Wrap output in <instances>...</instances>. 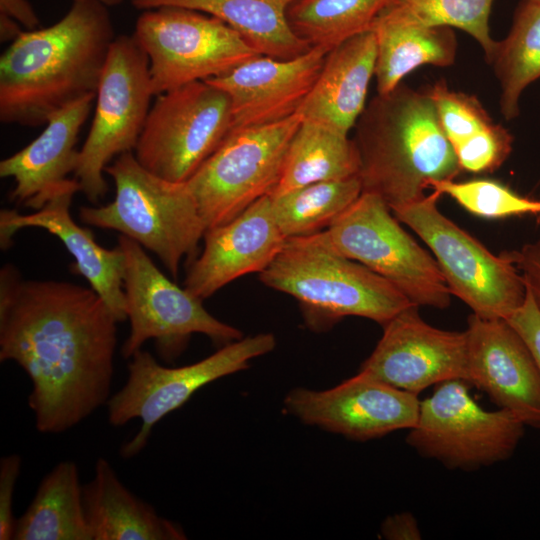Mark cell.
Segmentation results:
<instances>
[{
  "label": "cell",
  "mask_w": 540,
  "mask_h": 540,
  "mask_svg": "<svg viewBox=\"0 0 540 540\" xmlns=\"http://www.w3.org/2000/svg\"><path fill=\"white\" fill-rule=\"evenodd\" d=\"M117 319L90 287L0 270V360L29 377L36 429L63 433L110 398Z\"/></svg>",
  "instance_id": "6da1fadb"
},
{
  "label": "cell",
  "mask_w": 540,
  "mask_h": 540,
  "mask_svg": "<svg viewBox=\"0 0 540 540\" xmlns=\"http://www.w3.org/2000/svg\"><path fill=\"white\" fill-rule=\"evenodd\" d=\"M115 37L108 7L97 0H73L55 24L22 31L0 58L1 122L39 126L96 96Z\"/></svg>",
  "instance_id": "7a4b0ae2"
},
{
  "label": "cell",
  "mask_w": 540,
  "mask_h": 540,
  "mask_svg": "<svg viewBox=\"0 0 540 540\" xmlns=\"http://www.w3.org/2000/svg\"><path fill=\"white\" fill-rule=\"evenodd\" d=\"M354 128L362 192L379 196L392 212L424 198L433 182L461 172L426 90L401 83L377 93Z\"/></svg>",
  "instance_id": "3957f363"
},
{
  "label": "cell",
  "mask_w": 540,
  "mask_h": 540,
  "mask_svg": "<svg viewBox=\"0 0 540 540\" xmlns=\"http://www.w3.org/2000/svg\"><path fill=\"white\" fill-rule=\"evenodd\" d=\"M260 281L298 300L307 326L324 331L346 316L382 327L415 305L392 283L329 244L324 230L287 238Z\"/></svg>",
  "instance_id": "277c9868"
},
{
  "label": "cell",
  "mask_w": 540,
  "mask_h": 540,
  "mask_svg": "<svg viewBox=\"0 0 540 540\" xmlns=\"http://www.w3.org/2000/svg\"><path fill=\"white\" fill-rule=\"evenodd\" d=\"M105 172L114 182V199L103 206H82L80 220L136 241L155 253L176 279L182 260L196 258L207 230L187 183L155 175L133 152L117 156Z\"/></svg>",
  "instance_id": "5b68a950"
},
{
  "label": "cell",
  "mask_w": 540,
  "mask_h": 540,
  "mask_svg": "<svg viewBox=\"0 0 540 540\" xmlns=\"http://www.w3.org/2000/svg\"><path fill=\"white\" fill-rule=\"evenodd\" d=\"M275 346L273 334L260 333L242 337L198 362L180 367L163 366L150 352L136 351L128 362L125 384L106 403L112 426H123L134 419L141 422L138 432L122 445L121 456L132 458L139 454L155 425L199 389L246 369L252 359L271 352Z\"/></svg>",
  "instance_id": "8992f818"
},
{
  "label": "cell",
  "mask_w": 540,
  "mask_h": 540,
  "mask_svg": "<svg viewBox=\"0 0 540 540\" xmlns=\"http://www.w3.org/2000/svg\"><path fill=\"white\" fill-rule=\"evenodd\" d=\"M437 191L394 216L412 229L433 253L451 294L473 314L485 319H507L524 302L527 288L510 259L491 253L437 208Z\"/></svg>",
  "instance_id": "52a82bcc"
},
{
  "label": "cell",
  "mask_w": 540,
  "mask_h": 540,
  "mask_svg": "<svg viewBox=\"0 0 540 540\" xmlns=\"http://www.w3.org/2000/svg\"><path fill=\"white\" fill-rule=\"evenodd\" d=\"M123 252V290L129 335L121 347L124 359L153 339L159 355L171 362L178 357L195 333L224 346L241 339L242 332L212 316L202 300L167 278L136 241L120 235Z\"/></svg>",
  "instance_id": "ba28073f"
},
{
  "label": "cell",
  "mask_w": 540,
  "mask_h": 540,
  "mask_svg": "<svg viewBox=\"0 0 540 540\" xmlns=\"http://www.w3.org/2000/svg\"><path fill=\"white\" fill-rule=\"evenodd\" d=\"M302 122L232 129L186 181L207 229L234 219L279 183L290 142Z\"/></svg>",
  "instance_id": "9c48e42d"
},
{
  "label": "cell",
  "mask_w": 540,
  "mask_h": 540,
  "mask_svg": "<svg viewBox=\"0 0 540 540\" xmlns=\"http://www.w3.org/2000/svg\"><path fill=\"white\" fill-rule=\"evenodd\" d=\"M149 60L133 35L111 43L95 97L87 138L79 150L74 178L86 198L97 203L108 190L105 168L135 150L153 97Z\"/></svg>",
  "instance_id": "30bf717a"
},
{
  "label": "cell",
  "mask_w": 540,
  "mask_h": 540,
  "mask_svg": "<svg viewBox=\"0 0 540 540\" xmlns=\"http://www.w3.org/2000/svg\"><path fill=\"white\" fill-rule=\"evenodd\" d=\"M467 384L449 380L436 385L432 395L420 401L406 443L446 468L473 471L509 459L526 425L506 409L481 407Z\"/></svg>",
  "instance_id": "8fae6325"
},
{
  "label": "cell",
  "mask_w": 540,
  "mask_h": 540,
  "mask_svg": "<svg viewBox=\"0 0 540 540\" xmlns=\"http://www.w3.org/2000/svg\"><path fill=\"white\" fill-rule=\"evenodd\" d=\"M391 212L379 196L362 192L324 234L335 251L392 283L413 304L447 308L451 291L435 258Z\"/></svg>",
  "instance_id": "7c38bea8"
},
{
  "label": "cell",
  "mask_w": 540,
  "mask_h": 540,
  "mask_svg": "<svg viewBox=\"0 0 540 540\" xmlns=\"http://www.w3.org/2000/svg\"><path fill=\"white\" fill-rule=\"evenodd\" d=\"M132 35L149 60L154 96L218 77L259 55L223 21L183 7L144 10Z\"/></svg>",
  "instance_id": "4fadbf2b"
},
{
  "label": "cell",
  "mask_w": 540,
  "mask_h": 540,
  "mask_svg": "<svg viewBox=\"0 0 540 540\" xmlns=\"http://www.w3.org/2000/svg\"><path fill=\"white\" fill-rule=\"evenodd\" d=\"M232 128L228 94L206 80L190 82L157 95L134 155L155 175L186 182Z\"/></svg>",
  "instance_id": "5bb4252c"
},
{
  "label": "cell",
  "mask_w": 540,
  "mask_h": 540,
  "mask_svg": "<svg viewBox=\"0 0 540 540\" xmlns=\"http://www.w3.org/2000/svg\"><path fill=\"white\" fill-rule=\"evenodd\" d=\"M419 407L417 394L361 371L326 390L295 388L284 399L286 412L302 423L353 441H369L411 429Z\"/></svg>",
  "instance_id": "9a60e30c"
},
{
  "label": "cell",
  "mask_w": 540,
  "mask_h": 540,
  "mask_svg": "<svg viewBox=\"0 0 540 540\" xmlns=\"http://www.w3.org/2000/svg\"><path fill=\"white\" fill-rule=\"evenodd\" d=\"M412 305L383 326V335L359 371L419 394L449 380L468 383L465 330L448 331L424 321Z\"/></svg>",
  "instance_id": "2e32d148"
},
{
  "label": "cell",
  "mask_w": 540,
  "mask_h": 540,
  "mask_svg": "<svg viewBox=\"0 0 540 540\" xmlns=\"http://www.w3.org/2000/svg\"><path fill=\"white\" fill-rule=\"evenodd\" d=\"M465 332L468 384L526 426L540 428V370L520 334L506 319H485L473 313Z\"/></svg>",
  "instance_id": "e0dca14e"
},
{
  "label": "cell",
  "mask_w": 540,
  "mask_h": 540,
  "mask_svg": "<svg viewBox=\"0 0 540 540\" xmlns=\"http://www.w3.org/2000/svg\"><path fill=\"white\" fill-rule=\"evenodd\" d=\"M329 51L325 47L314 46L292 59L259 54L206 81L228 94L232 106V129L266 125L298 112Z\"/></svg>",
  "instance_id": "ac0fdd59"
},
{
  "label": "cell",
  "mask_w": 540,
  "mask_h": 540,
  "mask_svg": "<svg viewBox=\"0 0 540 540\" xmlns=\"http://www.w3.org/2000/svg\"><path fill=\"white\" fill-rule=\"evenodd\" d=\"M286 239L266 195L229 222L206 230L204 249L189 263L184 288L203 300L243 275L261 273Z\"/></svg>",
  "instance_id": "d6986e66"
},
{
  "label": "cell",
  "mask_w": 540,
  "mask_h": 540,
  "mask_svg": "<svg viewBox=\"0 0 540 540\" xmlns=\"http://www.w3.org/2000/svg\"><path fill=\"white\" fill-rule=\"evenodd\" d=\"M80 191L78 181L66 180L47 202L31 214L15 209L0 211V246L7 249L14 235L29 227L41 228L57 236L74 257V270L104 300L118 322L127 320L123 290L124 256L117 245L107 249L99 245L92 231L72 218L73 196Z\"/></svg>",
  "instance_id": "ffe728a7"
},
{
  "label": "cell",
  "mask_w": 540,
  "mask_h": 540,
  "mask_svg": "<svg viewBox=\"0 0 540 540\" xmlns=\"http://www.w3.org/2000/svg\"><path fill=\"white\" fill-rule=\"evenodd\" d=\"M96 96H89L54 113L45 129L26 147L0 162V176L13 178L10 198L35 210L41 208L74 173L76 143Z\"/></svg>",
  "instance_id": "44dd1931"
},
{
  "label": "cell",
  "mask_w": 540,
  "mask_h": 540,
  "mask_svg": "<svg viewBox=\"0 0 540 540\" xmlns=\"http://www.w3.org/2000/svg\"><path fill=\"white\" fill-rule=\"evenodd\" d=\"M376 54V37L371 29L333 47L297 112L302 120L348 135L366 106Z\"/></svg>",
  "instance_id": "7402d4cb"
},
{
  "label": "cell",
  "mask_w": 540,
  "mask_h": 540,
  "mask_svg": "<svg viewBox=\"0 0 540 540\" xmlns=\"http://www.w3.org/2000/svg\"><path fill=\"white\" fill-rule=\"evenodd\" d=\"M83 504L93 540H183L181 526L160 516L130 491L108 460L99 457L83 485Z\"/></svg>",
  "instance_id": "603a6c76"
},
{
  "label": "cell",
  "mask_w": 540,
  "mask_h": 540,
  "mask_svg": "<svg viewBox=\"0 0 540 540\" xmlns=\"http://www.w3.org/2000/svg\"><path fill=\"white\" fill-rule=\"evenodd\" d=\"M294 0H130L140 10L164 6L206 13L226 23L259 54L292 59L311 46L291 29L287 10Z\"/></svg>",
  "instance_id": "cb8c5ba5"
},
{
  "label": "cell",
  "mask_w": 540,
  "mask_h": 540,
  "mask_svg": "<svg viewBox=\"0 0 540 540\" xmlns=\"http://www.w3.org/2000/svg\"><path fill=\"white\" fill-rule=\"evenodd\" d=\"M370 29L376 37L377 93L386 94L423 66L449 67L457 55L452 28L419 25L378 14Z\"/></svg>",
  "instance_id": "d4e9b609"
},
{
  "label": "cell",
  "mask_w": 540,
  "mask_h": 540,
  "mask_svg": "<svg viewBox=\"0 0 540 540\" xmlns=\"http://www.w3.org/2000/svg\"><path fill=\"white\" fill-rule=\"evenodd\" d=\"M13 540H93L75 462L61 461L44 476Z\"/></svg>",
  "instance_id": "484cf974"
},
{
  "label": "cell",
  "mask_w": 540,
  "mask_h": 540,
  "mask_svg": "<svg viewBox=\"0 0 540 540\" xmlns=\"http://www.w3.org/2000/svg\"><path fill=\"white\" fill-rule=\"evenodd\" d=\"M359 171L360 158L353 139L325 125L302 120L271 196L313 183L359 176Z\"/></svg>",
  "instance_id": "4316f807"
},
{
  "label": "cell",
  "mask_w": 540,
  "mask_h": 540,
  "mask_svg": "<svg viewBox=\"0 0 540 540\" xmlns=\"http://www.w3.org/2000/svg\"><path fill=\"white\" fill-rule=\"evenodd\" d=\"M488 63L499 82L500 112L506 120H513L520 114L523 91L540 78L539 3L520 2L508 34L496 41Z\"/></svg>",
  "instance_id": "83f0119b"
},
{
  "label": "cell",
  "mask_w": 540,
  "mask_h": 540,
  "mask_svg": "<svg viewBox=\"0 0 540 540\" xmlns=\"http://www.w3.org/2000/svg\"><path fill=\"white\" fill-rule=\"evenodd\" d=\"M359 176L309 184L271 196L272 210L286 238L327 229L361 195Z\"/></svg>",
  "instance_id": "f1b7e54d"
},
{
  "label": "cell",
  "mask_w": 540,
  "mask_h": 540,
  "mask_svg": "<svg viewBox=\"0 0 540 540\" xmlns=\"http://www.w3.org/2000/svg\"><path fill=\"white\" fill-rule=\"evenodd\" d=\"M389 0H294L287 10L293 32L311 47L331 50L369 30Z\"/></svg>",
  "instance_id": "f546056e"
},
{
  "label": "cell",
  "mask_w": 540,
  "mask_h": 540,
  "mask_svg": "<svg viewBox=\"0 0 540 540\" xmlns=\"http://www.w3.org/2000/svg\"><path fill=\"white\" fill-rule=\"evenodd\" d=\"M494 0H389L379 14L435 27L457 28L482 48L488 62L496 45L489 18Z\"/></svg>",
  "instance_id": "4dcf8cb0"
},
{
  "label": "cell",
  "mask_w": 540,
  "mask_h": 540,
  "mask_svg": "<svg viewBox=\"0 0 540 540\" xmlns=\"http://www.w3.org/2000/svg\"><path fill=\"white\" fill-rule=\"evenodd\" d=\"M430 187L440 195L453 198L468 212L485 218L540 215V200L518 195L502 183L489 179L464 182L443 180Z\"/></svg>",
  "instance_id": "1f68e13d"
},
{
  "label": "cell",
  "mask_w": 540,
  "mask_h": 540,
  "mask_svg": "<svg viewBox=\"0 0 540 540\" xmlns=\"http://www.w3.org/2000/svg\"><path fill=\"white\" fill-rule=\"evenodd\" d=\"M426 91L434 103L440 126L452 148L494 123L473 95L452 90L442 81L429 86Z\"/></svg>",
  "instance_id": "d6a6232c"
},
{
  "label": "cell",
  "mask_w": 540,
  "mask_h": 540,
  "mask_svg": "<svg viewBox=\"0 0 540 540\" xmlns=\"http://www.w3.org/2000/svg\"><path fill=\"white\" fill-rule=\"evenodd\" d=\"M513 136L501 124L492 123L473 137L453 147L459 167L472 173H489L509 157Z\"/></svg>",
  "instance_id": "836d02e7"
},
{
  "label": "cell",
  "mask_w": 540,
  "mask_h": 540,
  "mask_svg": "<svg viewBox=\"0 0 540 540\" xmlns=\"http://www.w3.org/2000/svg\"><path fill=\"white\" fill-rule=\"evenodd\" d=\"M22 466L21 456L10 454L0 460V539H14L17 518L13 514V498Z\"/></svg>",
  "instance_id": "e575fe53"
},
{
  "label": "cell",
  "mask_w": 540,
  "mask_h": 540,
  "mask_svg": "<svg viewBox=\"0 0 540 540\" xmlns=\"http://www.w3.org/2000/svg\"><path fill=\"white\" fill-rule=\"evenodd\" d=\"M506 320L523 338L540 370V310L528 289L524 302Z\"/></svg>",
  "instance_id": "d590c367"
},
{
  "label": "cell",
  "mask_w": 540,
  "mask_h": 540,
  "mask_svg": "<svg viewBox=\"0 0 540 540\" xmlns=\"http://www.w3.org/2000/svg\"><path fill=\"white\" fill-rule=\"evenodd\" d=\"M505 255L520 272L526 288L540 310V238Z\"/></svg>",
  "instance_id": "8d00e7d4"
},
{
  "label": "cell",
  "mask_w": 540,
  "mask_h": 540,
  "mask_svg": "<svg viewBox=\"0 0 540 540\" xmlns=\"http://www.w3.org/2000/svg\"><path fill=\"white\" fill-rule=\"evenodd\" d=\"M383 538L388 540H420L422 534L415 516L410 512H400L388 516L380 528Z\"/></svg>",
  "instance_id": "74e56055"
},
{
  "label": "cell",
  "mask_w": 540,
  "mask_h": 540,
  "mask_svg": "<svg viewBox=\"0 0 540 540\" xmlns=\"http://www.w3.org/2000/svg\"><path fill=\"white\" fill-rule=\"evenodd\" d=\"M0 17L11 18L28 30L39 25V18L27 0H0Z\"/></svg>",
  "instance_id": "f35d334b"
},
{
  "label": "cell",
  "mask_w": 540,
  "mask_h": 540,
  "mask_svg": "<svg viewBox=\"0 0 540 540\" xmlns=\"http://www.w3.org/2000/svg\"><path fill=\"white\" fill-rule=\"evenodd\" d=\"M107 7L119 5L123 0H97Z\"/></svg>",
  "instance_id": "ab89813d"
},
{
  "label": "cell",
  "mask_w": 540,
  "mask_h": 540,
  "mask_svg": "<svg viewBox=\"0 0 540 540\" xmlns=\"http://www.w3.org/2000/svg\"><path fill=\"white\" fill-rule=\"evenodd\" d=\"M530 1H533V2H536V3L540 4V0H530Z\"/></svg>",
  "instance_id": "60d3db41"
}]
</instances>
